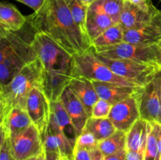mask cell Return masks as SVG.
<instances>
[{
    "label": "cell",
    "instance_id": "cell-13",
    "mask_svg": "<svg viewBox=\"0 0 161 160\" xmlns=\"http://www.w3.org/2000/svg\"><path fill=\"white\" fill-rule=\"evenodd\" d=\"M161 40V9L154 17L136 29L124 31V42L142 45H157Z\"/></svg>",
    "mask_w": 161,
    "mask_h": 160
},
{
    "label": "cell",
    "instance_id": "cell-5",
    "mask_svg": "<svg viewBox=\"0 0 161 160\" xmlns=\"http://www.w3.org/2000/svg\"><path fill=\"white\" fill-rule=\"evenodd\" d=\"M81 76L91 81L111 83L127 86H141L140 85L122 78L113 72L105 63L95 56L90 49L81 55L75 56L74 77Z\"/></svg>",
    "mask_w": 161,
    "mask_h": 160
},
{
    "label": "cell",
    "instance_id": "cell-14",
    "mask_svg": "<svg viewBox=\"0 0 161 160\" xmlns=\"http://www.w3.org/2000/svg\"><path fill=\"white\" fill-rule=\"evenodd\" d=\"M59 100L69 114L79 136L83 133L88 119L91 118L86 108L69 87L64 89Z\"/></svg>",
    "mask_w": 161,
    "mask_h": 160
},
{
    "label": "cell",
    "instance_id": "cell-24",
    "mask_svg": "<svg viewBox=\"0 0 161 160\" xmlns=\"http://www.w3.org/2000/svg\"><path fill=\"white\" fill-rule=\"evenodd\" d=\"M65 1L75 24L80 27L83 32L87 35L86 24L88 6L85 5L81 0H65Z\"/></svg>",
    "mask_w": 161,
    "mask_h": 160
},
{
    "label": "cell",
    "instance_id": "cell-10",
    "mask_svg": "<svg viewBox=\"0 0 161 160\" xmlns=\"http://www.w3.org/2000/svg\"><path fill=\"white\" fill-rule=\"evenodd\" d=\"M137 99L140 119L150 123L161 124V100L154 78L142 87Z\"/></svg>",
    "mask_w": 161,
    "mask_h": 160
},
{
    "label": "cell",
    "instance_id": "cell-9",
    "mask_svg": "<svg viewBox=\"0 0 161 160\" xmlns=\"http://www.w3.org/2000/svg\"><path fill=\"white\" fill-rule=\"evenodd\" d=\"M10 140L11 151L15 160H27L43 152L42 135L33 124L23 133Z\"/></svg>",
    "mask_w": 161,
    "mask_h": 160
},
{
    "label": "cell",
    "instance_id": "cell-42",
    "mask_svg": "<svg viewBox=\"0 0 161 160\" xmlns=\"http://www.w3.org/2000/svg\"><path fill=\"white\" fill-rule=\"evenodd\" d=\"M59 160H69V159H67V158H60V159Z\"/></svg>",
    "mask_w": 161,
    "mask_h": 160
},
{
    "label": "cell",
    "instance_id": "cell-11",
    "mask_svg": "<svg viewBox=\"0 0 161 160\" xmlns=\"http://www.w3.org/2000/svg\"><path fill=\"white\" fill-rule=\"evenodd\" d=\"M108 119L116 130L127 133L134 124L140 119L137 97H130L113 105Z\"/></svg>",
    "mask_w": 161,
    "mask_h": 160
},
{
    "label": "cell",
    "instance_id": "cell-37",
    "mask_svg": "<svg viewBox=\"0 0 161 160\" xmlns=\"http://www.w3.org/2000/svg\"><path fill=\"white\" fill-rule=\"evenodd\" d=\"M157 45V64L159 66V67L161 69V40Z\"/></svg>",
    "mask_w": 161,
    "mask_h": 160
},
{
    "label": "cell",
    "instance_id": "cell-26",
    "mask_svg": "<svg viewBox=\"0 0 161 160\" xmlns=\"http://www.w3.org/2000/svg\"><path fill=\"white\" fill-rule=\"evenodd\" d=\"M99 141L95 136L90 132L83 130V133L78 136L75 142V148L86 149L88 151H92L98 147Z\"/></svg>",
    "mask_w": 161,
    "mask_h": 160
},
{
    "label": "cell",
    "instance_id": "cell-19",
    "mask_svg": "<svg viewBox=\"0 0 161 160\" xmlns=\"http://www.w3.org/2000/svg\"><path fill=\"white\" fill-rule=\"evenodd\" d=\"M27 17L24 16L15 6L6 2L0 3V31H17L24 28Z\"/></svg>",
    "mask_w": 161,
    "mask_h": 160
},
{
    "label": "cell",
    "instance_id": "cell-27",
    "mask_svg": "<svg viewBox=\"0 0 161 160\" xmlns=\"http://www.w3.org/2000/svg\"><path fill=\"white\" fill-rule=\"evenodd\" d=\"M113 105L103 99H98L94 105L91 113V117L95 119H105L108 118Z\"/></svg>",
    "mask_w": 161,
    "mask_h": 160
},
{
    "label": "cell",
    "instance_id": "cell-44",
    "mask_svg": "<svg viewBox=\"0 0 161 160\" xmlns=\"http://www.w3.org/2000/svg\"><path fill=\"white\" fill-rule=\"evenodd\" d=\"M160 1H161V0H160Z\"/></svg>",
    "mask_w": 161,
    "mask_h": 160
},
{
    "label": "cell",
    "instance_id": "cell-3",
    "mask_svg": "<svg viewBox=\"0 0 161 160\" xmlns=\"http://www.w3.org/2000/svg\"><path fill=\"white\" fill-rule=\"evenodd\" d=\"M42 71V64L37 59L25 66L9 83L0 86V120L15 107L25 108L30 91L40 88Z\"/></svg>",
    "mask_w": 161,
    "mask_h": 160
},
{
    "label": "cell",
    "instance_id": "cell-22",
    "mask_svg": "<svg viewBox=\"0 0 161 160\" xmlns=\"http://www.w3.org/2000/svg\"><path fill=\"white\" fill-rule=\"evenodd\" d=\"M127 133L116 130L112 136L98 144V148L104 156L107 157L114 155L123 150H127Z\"/></svg>",
    "mask_w": 161,
    "mask_h": 160
},
{
    "label": "cell",
    "instance_id": "cell-31",
    "mask_svg": "<svg viewBox=\"0 0 161 160\" xmlns=\"http://www.w3.org/2000/svg\"><path fill=\"white\" fill-rule=\"evenodd\" d=\"M61 155L59 153L53 151H47L43 149L42 155V160H59Z\"/></svg>",
    "mask_w": 161,
    "mask_h": 160
},
{
    "label": "cell",
    "instance_id": "cell-8",
    "mask_svg": "<svg viewBox=\"0 0 161 160\" xmlns=\"http://www.w3.org/2000/svg\"><path fill=\"white\" fill-rule=\"evenodd\" d=\"M25 108L32 124L43 137L50 123L51 105L40 88L35 87L30 91Z\"/></svg>",
    "mask_w": 161,
    "mask_h": 160
},
{
    "label": "cell",
    "instance_id": "cell-38",
    "mask_svg": "<svg viewBox=\"0 0 161 160\" xmlns=\"http://www.w3.org/2000/svg\"><path fill=\"white\" fill-rule=\"evenodd\" d=\"M127 3H130L133 5H137V6H140V5H143L148 2V0H124Z\"/></svg>",
    "mask_w": 161,
    "mask_h": 160
},
{
    "label": "cell",
    "instance_id": "cell-1",
    "mask_svg": "<svg viewBox=\"0 0 161 160\" xmlns=\"http://www.w3.org/2000/svg\"><path fill=\"white\" fill-rule=\"evenodd\" d=\"M27 18L36 32L45 34L72 56L83 54L92 47L87 35L72 18L65 0H47Z\"/></svg>",
    "mask_w": 161,
    "mask_h": 160
},
{
    "label": "cell",
    "instance_id": "cell-29",
    "mask_svg": "<svg viewBox=\"0 0 161 160\" xmlns=\"http://www.w3.org/2000/svg\"><path fill=\"white\" fill-rule=\"evenodd\" d=\"M15 1L23 3L24 5L33 9L34 12H36L42 7L47 0H15Z\"/></svg>",
    "mask_w": 161,
    "mask_h": 160
},
{
    "label": "cell",
    "instance_id": "cell-21",
    "mask_svg": "<svg viewBox=\"0 0 161 160\" xmlns=\"http://www.w3.org/2000/svg\"><path fill=\"white\" fill-rule=\"evenodd\" d=\"M84 130L92 133L100 142L112 136L116 131V129L108 118L95 119L91 117L86 122Z\"/></svg>",
    "mask_w": 161,
    "mask_h": 160
},
{
    "label": "cell",
    "instance_id": "cell-7",
    "mask_svg": "<svg viewBox=\"0 0 161 160\" xmlns=\"http://www.w3.org/2000/svg\"><path fill=\"white\" fill-rule=\"evenodd\" d=\"M93 49L97 54L105 57L130 60L157 65V45H142L122 42L111 46L98 49L93 47Z\"/></svg>",
    "mask_w": 161,
    "mask_h": 160
},
{
    "label": "cell",
    "instance_id": "cell-4",
    "mask_svg": "<svg viewBox=\"0 0 161 160\" xmlns=\"http://www.w3.org/2000/svg\"><path fill=\"white\" fill-rule=\"evenodd\" d=\"M38 59L46 72H53L74 77L75 56L42 33L37 32L33 42Z\"/></svg>",
    "mask_w": 161,
    "mask_h": 160
},
{
    "label": "cell",
    "instance_id": "cell-34",
    "mask_svg": "<svg viewBox=\"0 0 161 160\" xmlns=\"http://www.w3.org/2000/svg\"><path fill=\"white\" fill-rule=\"evenodd\" d=\"M127 150H123L114 155L105 157V160H126Z\"/></svg>",
    "mask_w": 161,
    "mask_h": 160
},
{
    "label": "cell",
    "instance_id": "cell-16",
    "mask_svg": "<svg viewBox=\"0 0 161 160\" xmlns=\"http://www.w3.org/2000/svg\"><path fill=\"white\" fill-rule=\"evenodd\" d=\"M32 125L25 108L15 107L3 119L0 120V131L6 133L10 139L17 137Z\"/></svg>",
    "mask_w": 161,
    "mask_h": 160
},
{
    "label": "cell",
    "instance_id": "cell-18",
    "mask_svg": "<svg viewBox=\"0 0 161 160\" xmlns=\"http://www.w3.org/2000/svg\"><path fill=\"white\" fill-rule=\"evenodd\" d=\"M69 87L80 99L91 117L93 107L99 99L93 82L84 77L75 76L72 78Z\"/></svg>",
    "mask_w": 161,
    "mask_h": 160
},
{
    "label": "cell",
    "instance_id": "cell-32",
    "mask_svg": "<svg viewBox=\"0 0 161 160\" xmlns=\"http://www.w3.org/2000/svg\"><path fill=\"white\" fill-rule=\"evenodd\" d=\"M154 127L156 133V136H157V145H158L159 155L161 158V124L160 123H152Z\"/></svg>",
    "mask_w": 161,
    "mask_h": 160
},
{
    "label": "cell",
    "instance_id": "cell-40",
    "mask_svg": "<svg viewBox=\"0 0 161 160\" xmlns=\"http://www.w3.org/2000/svg\"><path fill=\"white\" fill-rule=\"evenodd\" d=\"M39 156H37V157H33V158H28V159H27V160H38V158H39Z\"/></svg>",
    "mask_w": 161,
    "mask_h": 160
},
{
    "label": "cell",
    "instance_id": "cell-17",
    "mask_svg": "<svg viewBox=\"0 0 161 160\" xmlns=\"http://www.w3.org/2000/svg\"><path fill=\"white\" fill-rule=\"evenodd\" d=\"M72 78L73 77L71 75L43 70L40 89L50 103L58 101L64 89L69 86Z\"/></svg>",
    "mask_w": 161,
    "mask_h": 160
},
{
    "label": "cell",
    "instance_id": "cell-6",
    "mask_svg": "<svg viewBox=\"0 0 161 160\" xmlns=\"http://www.w3.org/2000/svg\"><path fill=\"white\" fill-rule=\"evenodd\" d=\"M91 50L96 57L105 63L114 73L142 86H146L147 83L152 81L155 77L156 73L160 69L157 64L130 60L111 59L105 57L97 54L93 47H91Z\"/></svg>",
    "mask_w": 161,
    "mask_h": 160
},
{
    "label": "cell",
    "instance_id": "cell-35",
    "mask_svg": "<svg viewBox=\"0 0 161 160\" xmlns=\"http://www.w3.org/2000/svg\"><path fill=\"white\" fill-rule=\"evenodd\" d=\"M91 160H105V156L98 147L91 151Z\"/></svg>",
    "mask_w": 161,
    "mask_h": 160
},
{
    "label": "cell",
    "instance_id": "cell-28",
    "mask_svg": "<svg viewBox=\"0 0 161 160\" xmlns=\"http://www.w3.org/2000/svg\"><path fill=\"white\" fill-rule=\"evenodd\" d=\"M0 160H15L11 151V140L6 133L1 131Z\"/></svg>",
    "mask_w": 161,
    "mask_h": 160
},
{
    "label": "cell",
    "instance_id": "cell-41",
    "mask_svg": "<svg viewBox=\"0 0 161 160\" xmlns=\"http://www.w3.org/2000/svg\"><path fill=\"white\" fill-rule=\"evenodd\" d=\"M42 153L39 156V158H38V160H42Z\"/></svg>",
    "mask_w": 161,
    "mask_h": 160
},
{
    "label": "cell",
    "instance_id": "cell-25",
    "mask_svg": "<svg viewBox=\"0 0 161 160\" xmlns=\"http://www.w3.org/2000/svg\"><path fill=\"white\" fill-rule=\"evenodd\" d=\"M160 158L157 136H156L155 130H154V127L152 124V128H151L149 135H148L147 142H146V150H145L144 154V159L157 160L160 159Z\"/></svg>",
    "mask_w": 161,
    "mask_h": 160
},
{
    "label": "cell",
    "instance_id": "cell-43",
    "mask_svg": "<svg viewBox=\"0 0 161 160\" xmlns=\"http://www.w3.org/2000/svg\"><path fill=\"white\" fill-rule=\"evenodd\" d=\"M157 160H161V158H160V159H157Z\"/></svg>",
    "mask_w": 161,
    "mask_h": 160
},
{
    "label": "cell",
    "instance_id": "cell-2",
    "mask_svg": "<svg viewBox=\"0 0 161 160\" xmlns=\"http://www.w3.org/2000/svg\"><path fill=\"white\" fill-rule=\"evenodd\" d=\"M36 33L28 18L19 31H0V86L9 83L25 66L38 59L33 45Z\"/></svg>",
    "mask_w": 161,
    "mask_h": 160
},
{
    "label": "cell",
    "instance_id": "cell-30",
    "mask_svg": "<svg viewBox=\"0 0 161 160\" xmlns=\"http://www.w3.org/2000/svg\"><path fill=\"white\" fill-rule=\"evenodd\" d=\"M74 160H91V152L86 149L75 148L74 152Z\"/></svg>",
    "mask_w": 161,
    "mask_h": 160
},
{
    "label": "cell",
    "instance_id": "cell-12",
    "mask_svg": "<svg viewBox=\"0 0 161 160\" xmlns=\"http://www.w3.org/2000/svg\"><path fill=\"white\" fill-rule=\"evenodd\" d=\"M158 10L152 0H148L147 3L140 6L124 1L119 24L124 31L136 29L149 22Z\"/></svg>",
    "mask_w": 161,
    "mask_h": 160
},
{
    "label": "cell",
    "instance_id": "cell-39",
    "mask_svg": "<svg viewBox=\"0 0 161 160\" xmlns=\"http://www.w3.org/2000/svg\"><path fill=\"white\" fill-rule=\"evenodd\" d=\"M81 1L83 2L85 5H86L87 6H89L91 3H93L94 1H96V0H81Z\"/></svg>",
    "mask_w": 161,
    "mask_h": 160
},
{
    "label": "cell",
    "instance_id": "cell-33",
    "mask_svg": "<svg viewBox=\"0 0 161 160\" xmlns=\"http://www.w3.org/2000/svg\"><path fill=\"white\" fill-rule=\"evenodd\" d=\"M126 160H145L144 154L139 153V152L127 151V154H126Z\"/></svg>",
    "mask_w": 161,
    "mask_h": 160
},
{
    "label": "cell",
    "instance_id": "cell-23",
    "mask_svg": "<svg viewBox=\"0 0 161 160\" xmlns=\"http://www.w3.org/2000/svg\"><path fill=\"white\" fill-rule=\"evenodd\" d=\"M124 30L119 24L110 27L92 41V46L95 49L111 46L124 42Z\"/></svg>",
    "mask_w": 161,
    "mask_h": 160
},
{
    "label": "cell",
    "instance_id": "cell-20",
    "mask_svg": "<svg viewBox=\"0 0 161 160\" xmlns=\"http://www.w3.org/2000/svg\"><path fill=\"white\" fill-rule=\"evenodd\" d=\"M152 124L143 119H138L127 133V151L145 154L148 135Z\"/></svg>",
    "mask_w": 161,
    "mask_h": 160
},
{
    "label": "cell",
    "instance_id": "cell-36",
    "mask_svg": "<svg viewBox=\"0 0 161 160\" xmlns=\"http://www.w3.org/2000/svg\"><path fill=\"white\" fill-rule=\"evenodd\" d=\"M154 81H155L156 84H157V89H158L159 95H160V98L161 100V69H160L156 73L155 77H154Z\"/></svg>",
    "mask_w": 161,
    "mask_h": 160
},
{
    "label": "cell",
    "instance_id": "cell-15",
    "mask_svg": "<svg viewBox=\"0 0 161 160\" xmlns=\"http://www.w3.org/2000/svg\"><path fill=\"white\" fill-rule=\"evenodd\" d=\"M98 97L112 105L132 97H137L143 86H127L111 83L92 81Z\"/></svg>",
    "mask_w": 161,
    "mask_h": 160
}]
</instances>
